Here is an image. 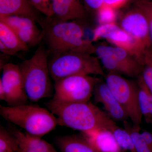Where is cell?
<instances>
[{"instance_id":"24","label":"cell","mask_w":152,"mask_h":152,"mask_svg":"<svg viewBox=\"0 0 152 152\" xmlns=\"http://www.w3.org/2000/svg\"><path fill=\"white\" fill-rule=\"evenodd\" d=\"M141 75L145 83L152 93V46L144 53Z\"/></svg>"},{"instance_id":"30","label":"cell","mask_w":152,"mask_h":152,"mask_svg":"<svg viewBox=\"0 0 152 152\" xmlns=\"http://www.w3.org/2000/svg\"><path fill=\"white\" fill-rule=\"evenodd\" d=\"M142 137L152 150V133L144 130L141 133Z\"/></svg>"},{"instance_id":"29","label":"cell","mask_w":152,"mask_h":152,"mask_svg":"<svg viewBox=\"0 0 152 152\" xmlns=\"http://www.w3.org/2000/svg\"><path fill=\"white\" fill-rule=\"evenodd\" d=\"M104 4L115 9L124 6L128 0H104Z\"/></svg>"},{"instance_id":"17","label":"cell","mask_w":152,"mask_h":152,"mask_svg":"<svg viewBox=\"0 0 152 152\" xmlns=\"http://www.w3.org/2000/svg\"><path fill=\"white\" fill-rule=\"evenodd\" d=\"M37 11L30 0H0V17L18 16L37 20Z\"/></svg>"},{"instance_id":"15","label":"cell","mask_w":152,"mask_h":152,"mask_svg":"<svg viewBox=\"0 0 152 152\" xmlns=\"http://www.w3.org/2000/svg\"><path fill=\"white\" fill-rule=\"evenodd\" d=\"M29 49L9 25L0 20V50L3 53L14 56L19 52L28 51Z\"/></svg>"},{"instance_id":"31","label":"cell","mask_w":152,"mask_h":152,"mask_svg":"<svg viewBox=\"0 0 152 152\" xmlns=\"http://www.w3.org/2000/svg\"><path fill=\"white\" fill-rule=\"evenodd\" d=\"M139 1H150V0H139Z\"/></svg>"},{"instance_id":"9","label":"cell","mask_w":152,"mask_h":152,"mask_svg":"<svg viewBox=\"0 0 152 152\" xmlns=\"http://www.w3.org/2000/svg\"><path fill=\"white\" fill-rule=\"evenodd\" d=\"M0 85L4 91V100L9 106H16L28 102L23 80L18 65L6 64L2 68Z\"/></svg>"},{"instance_id":"5","label":"cell","mask_w":152,"mask_h":152,"mask_svg":"<svg viewBox=\"0 0 152 152\" xmlns=\"http://www.w3.org/2000/svg\"><path fill=\"white\" fill-rule=\"evenodd\" d=\"M49 71L54 81L74 75L104 76L103 69L97 57L80 52H69L48 60Z\"/></svg>"},{"instance_id":"13","label":"cell","mask_w":152,"mask_h":152,"mask_svg":"<svg viewBox=\"0 0 152 152\" xmlns=\"http://www.w3.org/2000/svg\"><path fill=\"white\" fill-rule=\"evenodd\" d=\"M52 18L59 21L83 20L86 10L80 0H52Z\"/></svg>"},{"instance_id":"21","label":"cell","mask_w":152,"mask_h":152,"mask_svg":"<svg viewBox=\"0 0 152 152\" xmlns=\"http://www.w3.org/2000/svg\"><path fill=\"white\" fill-rule=\"evenodd\" d=\"M18 140L9 130L0 126V152H18Z\"/></svg>"},{"instance_id":"16","label":"cell","mask_w":152,"mask_h":152,"mask_svg":"<svg viewBox=\"0 0 152 152\" xmlns=\"http://www.w3.org/2000/svg\"><path fill=\"white\" fill-rule=\"evenodd\" d=\"M83 134L98 152H121V149L110 130H96Z\"/></svg>"},{"instance_id":"28","label":"cell","mask_w":152,"mask_h":152,"mask_svg":"<svg viewBox=\"0 0 152 152\" xmlns=\"http://www.w3.org/2000/svg\"><path fill=\"white\" fill-rule=\"evenodd\" d=\"M83 1L87 9L96 12L104 5V0H83Z\"/></svg>"},{"instance_id":"14","label":"cell","mask_w":152,"mask_h":152,"mask_svg":"<svg viewBox=\"0 0 152 152\" xmlns=\"http://www.w3.org/2000/svg\"><path fill=\"white\" fill-rule=\"evenodd\" d=\"M10 131L18 140V152H54L56 151L51 144L40 137L32 135L10 126Z\"/></svg>"},{"instance_id":"10","label":"cell","mask_w":152,"mask_h":152,"mask_svg":"<svg viewBox=\"0 0 152 152\" xmlns=\"http://www.w3.org/2000/svg\"><path fill=\"white\" fill-rule=\"evenodd\" d=\"M120 27L135 41L144 52L152 46L149 26L146 17L135 5L121 19Z\"/></svg>"},{"instance_id":"1","label":"cell","mask_w":152,"mask_h":152,"mask_svg":"<svg viewBox=\"0 0 152 152\" xmlns=\"http://www.w3.org/2000/svg\"><path fill=\"white\" fill-rule=\"evenodd\" d=\"M37 23L43 34L46 48L52 57L69 52L92 54L95 46L84 39L85 29L79 20L59 21L51 18L40 17Z\"/></svg>"},{"instance_id":"18","label":"cell","mask_w":152,"mask_h":152,"mask_svg":"<svg viewBox=\"0 0 152 152\" xmlns=\"http://www.w3.org/2000/svg\"><path fill=\"white\" fill-rule=\"evenodd\" d=\"M56 144L62 152H98L83 135L58 137Z\"/></svg>"},{"instance_id":"11","label":"cell","mask_w":152,"mask_h":152,"mask_svg":"<svg viewBox=\"0 0 152 152\" xmlns=\"http://www.w3.org/2000/svg\"><path fill=\"white\" fill-rule=\"evenodd\" d=\"M0 20L9 25L29 48L39 45L43 39V34L35 19L29 17L9 16L0 17Z\"/></svg>"},{"instance_id":"25","label":"cell","mask_w":152,"mask_h":152,"mask_svg":"<svg viewBox=\"0 0 152 152\" xmlns=\"http://www.w3.org/2000/svg\"><path fill=\"white\" fill-rule=\"evenodd\" d=\"M97 14L100 25L114 23L116 19L115 9L105 4L98 11Z\"/></svg>"},{"instance_id":"3","label":"cell","mask_w":152,"mask_h":152,"mask_svg":"<svg viewBox=\"0 0 152 152\" xmlns=\"http://www.w3.org/2000/svg\"><path fill=\"white\" fill-rule=\"evenodd\" d=\"M49 56L45 47L40 46L32 56L18 64L25 91L31 102H36L52 96L53 87L49 69Z\"/></svg>"},{"instance_id":"7","label":"cell","mask_w":152,"mask_h":152,"mask_svg":"<svg viewBox=\"0 0 152 152\" xmlns=\"http://www.w3.org/2000/svg\"><path fill=\"white\" fill-rule=\"evenodd\" d=\"M94 53L102 65L110 72L137 78L141 74L142 64L122 48L99 45L95 46Z\"/></svg>"},{"instance_id":"19","label":"cell","mask_w":152,"mask_h":152,"mask_svg":"<svg viewBox=\"0 0 152 152\" xmlns=\"http://www.w3.org/2000/svg\"><path fill=\"white\" fill-rule=\"evenodd\" d=\"M140 110L146 122L152 124V93L144 82L141 75L136 83Z\"/></svg>"},{"instance_id":"26","label":"cell","mask_w":152,"mask_h":152,"mask_svg":"<svg viewBox=\"0 0 152 152\" xmlns=\"http://www.w3.org/2000/svg\"><path fill=\"white\" fill-rule=\"evenodd\" d=\"M134 5L142 11L146 17L149 26L152 42V0L148 1L136 0Z\"/></svg>"},{"instance_id":"32","label":"cell","mask_w":152,"mask_h":152,"mask_svg":"<svg viewBox=\"0 0 152 152\" xmlns=\"http://www.w3.org/2000/svg\"><path fill=\"white\" fill-rule=\"evenodd\" d=\"M54 152H57L56 151H55Z\"/></svg>"},{"instance_id":"4","label":"cell","mask_w":152,"mask_h":152,"mask_svg":"<svg viewBox=\"0 0 152 152\" xmlns=\"http://www.w3.org/2000/svg\"><path fill=\"white\" fill-rule=\"evenodd\" d=\"M0 115L6 121L32 135L42 137L58 125L56 117L48 109L28 104L0 106Z\"/></svg>"},{"instance_id":"12","label":"cell","mask_w":152,"mask_h":152,"mask_svg":"<svg viewBox=\"0 0 152 152\" xmlns=\"http://www.w3.org/2000/svg\"><path fill=\"white\" fill-rule=\"evenodd\" d=\"M93 96L95 102L103 106L107 115L113 121L124 122L129 118L125 110L102 79L95 86Z\"/></svg>"},{"instance_id":"8","label":"cell","mask_w":152,"mask_h":152,"mask_svg":"<svg viewBox=\"0 0 152 152\" xmlns=\"http://www.w3.org/2000/svg\"><path fill=\"white\" fill-rule=\"evenodd\" d=\"M107 86L125 110L133 124L140 125L142 115L140 110L136 83L121 75L110 72L105 75Z\"/></svg>"},{"instance_id":"2","label":"cell","mask_w":152,"mask_h":152,"mask_svg":"<svg viewBox=\"0 0 152 152\" xmlns=\"http://www.w3.org/2000/svg\"><path fill=\"white\" fill-rule=\"evenodd\" d=\"M46 105L56 117L58 125L83 134L99 129L112 131L117 126L107 113L89 102L59 103L50 99Z\"/></svg>"},{"instance_id":"23","label":"cell","mask_w":152,"mask_h":152,"mask_svg":"<svg viewBox=\"0 0 152 152\" xmlns=\"http://www.w3.org/2000/svg\"><path fill=\"white\" fill-rule=\"evenodd\" d=\"M121 28V27L115 23L101 24L93 31L92 41L95 42L101 38L110 41Z\"/></svg>"},{"instance_id":"6","label":"cell","mask_w":152,"mask_h":152,"mask_svg":"<svg viewBox=\"0 0 152 152\" xmlns=\"http://www.w3.org/2000/svg\"><path fill=\"white\" fill-rule=\"evenodd\" d=\"M101 79L91 75H74L55 81L52 100L59 103L89 102L95 86Z\"/></svg>"},{"instance_id":"22","label":"cell","mask_w":152,"mask_h":152,"mask_svg":"<svg viewBox=\"0 0 152 152\" xmlns=\"http://www.w3.org/2000/svg\"><path fill=\"white\" fill-rule=\"evenodd\" d=\"M112 132L121 149L130 152H137L130 134L126 129L117 126Z\"/></svg>"},{"instance_id":"20","label":"cell","mask_w":152,"mask_h":152,"mask_svg":"<svg viewBox=\"0 0 152 152\" xmlns=\"http://www.w3.org/2000/svg\"><path fill=\"white\" fill-rule=\"evenodd\" d=\"M124 128L130 134L136 152H152L151 149L142 137L140 125L133 124L132 125L126 121L124 122Z\"/></svg>"},{"instance_id":"27","label":"cell","mask_w":152,"mask_h":152,"mask_svg":"<svg viewBox=\"0 0 152 152\" xmlns=\"http://www.w3.org/2000/svg\"><path fill=\"white\" fill-rule=\"evenodd\" d=\"M33 6L41 13L43 14L45 16L52 17V0H30Z\"/></svg>"}]
</instances>
